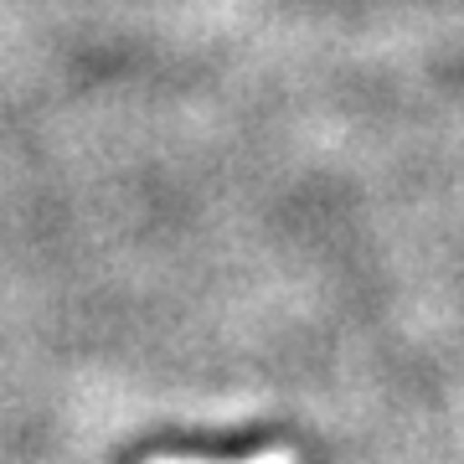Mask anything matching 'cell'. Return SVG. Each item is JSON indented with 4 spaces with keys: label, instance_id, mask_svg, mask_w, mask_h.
I'll use <instances>...</instances> for the list:
<instances>
[{
    "label": "cell",
    "instance_id": "cell-1",
    "mask_svg": "<svg viewBox=\"0 0 464 464\" xmlns=\"http://www.w3.org/2000/svg\"><path fill=\"white\" fill-rule=\"evenodd\" d=\"M160 464H217V459H160ZM232 464H295L289 449H268V454H253V459H232Z\"/></svg>",
    "mask_w": 464,
    "mask_h": 464
}]
</instances>
